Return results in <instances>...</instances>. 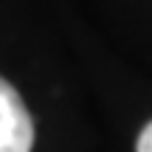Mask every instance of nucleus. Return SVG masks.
Here are the masks:
<instances>
[{
    "instance_id": "f257e3e1",
    "label": "nucleus",
    "mask_w": 152,
    "mask_h": 152,
    "mask_svg": "<svg viewBox=\"0 0 152 152\" xmlns=\"http://www.w3.org/2000/svg\"><path fill=\"white\" fill-rule=\"evenodd\" d=\"M34 121L20 93L0 79V152H31Z\"/></svg>"
},
{
    "instance_id": "f03ea898",
    "label": "nucleus",
    "mask_w": 152,
    "mask_h": 152,
    "mask_svg": "<svg viewBox=\"0 0 152 152\" xmlns=\"http://www.w3.org/2000/svg\"><path fill=\"white\" fill-rule=\"evenodd\" d=\"M135 152H152V121L147 127L141 130V135H138V147H135Z\"/></svg>"
}]
</instances>
